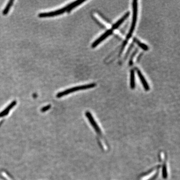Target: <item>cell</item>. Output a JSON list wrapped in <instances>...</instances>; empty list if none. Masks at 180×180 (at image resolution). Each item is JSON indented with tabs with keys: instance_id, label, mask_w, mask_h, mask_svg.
Returning a JSON list of instances; mask_svg holds the SVG:
<instances>
[{
	"instance_id": "obj_1",
	"label": "cell",
	"mask_w": 180,
	"mask_h": 180,
	"mask_svg": "<svg viewBox=\"0 0 180 180\" xmlns=\"http://www.w3.org/2000/svg\"><path fill=\"white\" fill-rule=\"evenodd\" d=\"M96 86V83H92L89 84L74 87L70 88V89H68L65 90V91H63L58 93L56 95V97L58 98H61V97H64V96L69 94H71V93L81 91V90L91 89V88L95 87Z\"/></svg>"
},
{
	"instance_id": "obj_2",
	"label": "cell",
	"mask_w": 180,
	"mask_h": 180,
	"mask_svg": "<svg viewBox=\"0 0 180 180\" xmlns=\"http://www.w3.org/2000/svg\"><path fill=\"white\" fill-rule=\"evenodd\" d=\"M132 9L133 14L132 19L131 25L128 33L127 36V38H130L132 35L133 32L134 30L135 27H136V23L137 20L138 16V1L136 0L133 1L132 2Z\"/></svg>"
},
{
	"instance_id": "obj_3",
	"label": "cell",
	"mask_w": 180,
	"mask_h": 180,
	"mask_svg": "<svg viewBox=\"0 0 180 180\" xmlns=\"http://www.w3.org/2000/svg\"><path fill=\"white\" fill-rule=\"evenodd\" d=\"M69 7H70V4L65 6L64 8L56 10V11L40 13L38 15V16L39 18H47V17H53V16L61 15V14H63V13L66 12Z\"/></svg>"
},
{
	"instance_id": "obj_4",
	"label": "cell",
	"mask_w": 180,
	"mask_h": 180,
	"mask_svg": "<svg viewBox=\"0 0 180 180\" xmlns=\"http://www.w3.org/2000/svg\"><path fill=\"white\" fill-rule=\"evenodd\" d=\"M85 115L86 117L89 120V121L91 125L92 126L93 128L94 129L96 132L98 133V134L101 135L102 133H101V128H100L98 124L95 121L94 118H93L91 112H89V111H86V112Z\"/></svg>"
},
{
	"instance_id": "obj_5",
	"label": "cell",
	"mask_w": 180,
	"mask_h": 180,
	"mask_svg": "<svg viewBox=\"0 0 180 180\" xmlns=\"http://www.w3.org/2000/svg\"><path fill=\"white\" fill-rule=\"evenodd\" d=\"M112 29H108L107 31L105 32L101 36L99 37V38L96 40L94 42H93L91 46L92 48H96L100 43L102 42L104 40L106 39L110 35L112 34Z\"/></svg>"
},
{
	"instance_id": "obj_6",
	"label": "cell",
	"mask_w": 180,
	"mask_h": 180,
	"mask_svg": "<svg viewBox=\"0 0 180 180\" xmlns=\"http://www.w3.org/2000/svg\"><path fill=\"white\" fill-rule=\"evenodd\" d=\"M136 71L137 73L139 76V78L140 81H141V83H142V85L144 87V89L146 91H149L150 89V87H149V86L148 82L146 81V79L144 77V75L142 74V73L140 71L139 69H138L137 68H136Z\"/></svg>"
},
{
	"instance_id": "obj_7",
	"label": "cell",
	"mask_w": 180,
	"mask_h": 180,
	"mask_svg": "<svg viewBox=\"0 0 180 180\" xmlns=\"http://www.w3.org/2000/svg\"><path fill=\"white\" fill-rule=\"evenodd\" d=\"M130 15V13L129 12H127L124 14L123 16L120 19H119L117 22L114 23L112 25V30L117 29L120 25L122 24L123 22L125 21L127 18H128Z\"/></svg>"
},
{
	"instance_id": "obj_8",
	"label": "cell",
	"mask_w": 180,
	"mask_h": 180,
	"mask_svg": "<svg viewBox=\"0 0 180 180\" xmlns=\"http://www.w3.org/2000/svg\"><path fill=\"white\" fill-rule=\"evenodd\" d=\"M16 101H13L11 104H10L4 110H3L2 112L0 113V117H3L5 115H8L9 111L11 110V109L14 108V106L16 105Z\"/></svg>"
},
{
	"instance_id": "obj_9",
	"label": "cell",
	"mask_w": 180,
	"mask_h": 180,
	"mask_svg": "<svg viewBox=\"0 0 180 180\" xmlns=\"http://www.w3.org/2000/svg\"><path fill=\"white\" fill-rule=\"evenodd\" d=\"M86 1L85 0H78V1H75L74 2L71 3V4H70V7L68 9L66 12L68 13H70L73 9H75V7H78V6L81 4L82 3Z\"/></svg>"
},
{
	"instance_id": "obj_10",
	"label": "cell",
	"mask_w": 180,
	"mask_h": 180,
	"mask_svg": "<svg viewBox=\"0 0 180 180\" xmlns=\"http://www.w3.org/2000/svg\"><path fill=\"white\" fill-rule=\"evenodd\" d=\"M136 86L135 83V76L134 70H131L130 73V87L132 89H135Z\"/></svg>"
},
{
	"instance_id": "obj_11",
	"label": "cell",
	"mask_w": 180,
	"mask_h": 180,
	"mask_svg": "<svg viewBox=\"0 0 180 180\" xmlns=\"http://www.w3.org/2000/svg\"><path fill=\"white\" fill-rule=\"evenodd\" d=\"M134 42L136 43L138 45V46L142 49L144 50V51H148L149 49V47L147 45L144 44V43L141 42L138 39L134 38Z\"/></svg>"
},
{
	"instance_id": "obj_12",
	"label": "cell",
	"mask_w": 180,
	"mask_h": 180,
	"mask_svg": "<svg viewBox=\"0 0 180 180\" xmlns=\"http://www.w3.org/2000/svg\"><path fill=\"white\" fill-rule=\"evenodd\" d=\"M14 2V1H12H12H9V2H8V4H7V6H6V7H5L4 11H3V15H6L8 14L9 11H10V9H11V7H12V5H13Z\"/></svg>"
},
{
	"instance_id": "obj_13",
	"label": "cell",
	"mask_w": 180,
	"mask_h": 180,
	"mask_svg": "<svg viewBox=\"0 0 180 180\" xmlns=\"http://www.w3.org/2000/svg\"><path fill=\"white\" fill-rule=\"evenodd\" d=\"M51 105H48L47 106H45V107H43V108H42L41 109V111L42 112H46V111H47V110H49V109L51 108Z\"/></svg>"
}]
</instances>
